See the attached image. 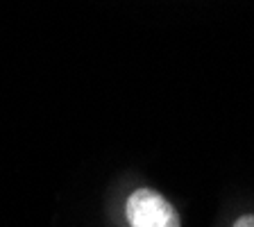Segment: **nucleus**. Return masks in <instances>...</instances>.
Wrapping results in <instances>:
<instances>
[{"mask_svg":"<svg viewBox=\"0 0 254 227\" xmlns=\"http://www.w3.org/2000/svg\"><path fill=\"white\" fill-rule=\"evenodd\" d=\"M127 221L132 227H180V214L159 191L136 189L127 198Z\"/></svg>","mask_w":254,"mask_h":227,"instance_id":"1","label":"nucleus"},{"mask_svg":"<svg viewBox=\"0 0 254 227\" xmlns=\"http://www.w3.org/2000/svg\"><path fill=\"white\" fill-rule=\"evenodd\" d=\"M234 227H254V216H252V214H248V216H241L236 223H234Z\"/></svg>","mask_w":254,"mask_h":227,"instance_id":"2","label":"nucleus"}]
</instances>
